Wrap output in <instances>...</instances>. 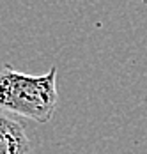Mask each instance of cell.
<instances>
[{
	"label": "cell",
	"instance_id": "obj_1",
	"mask_svg": "<svg viewBox=\"0 0 147 154\" xmlns=\"http://www.w3.org/2000/svg\"><path fill=\"white\" fill-rule=\"evenodd\" d=\"M59 103L57 67L44 75H27L11 64L0 67V113L46 124Z\"/></svg>",
	"mask_w": 147,
	"mask_h": 154
},
{
	"label": "cell",
	"instance_id": "obj_2",
	"mask_svg": "<svg viewBox=\"0 0 147 154\" xmlns=\"http://www.w3.org/2000/svg\"><path fill=\"white\" fill-rule=\"evenodd\" d=\"M0 154H34L23 124L4 113H0Z\"/></svg>",
	"mask_w": 147,
	"mask_h": 154
},
{
	"label": "cell",
	"instance_id": "obj_3",
	"mask_svg": "<svg viewBox=\"0 0 147 154\" xmlns=\"http://www.w3.org/2000/svg\"><path fill=\"white\" fill-rule=\"evenodd\" d=\"M144 101H145V105H147V94H145V97H144Z\"/></svg>",
	"mask_w": 147,
	"mask_h": 154
}]
</instances>
